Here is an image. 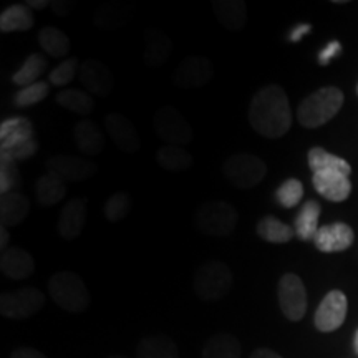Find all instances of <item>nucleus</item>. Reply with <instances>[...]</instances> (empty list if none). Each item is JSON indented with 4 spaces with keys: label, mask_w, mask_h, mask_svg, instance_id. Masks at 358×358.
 Masks as SVG:
<instances>
[{
    "label": "nucleus",
    "mask_w": 358,
    "mask_h": 358,
    "mask_svg": "<svg viewBox=\"0 0 358 358\" xmlns=\"http://www.w3.org/2000/svg\"><path fill=\"white\" fill-rule=\"evenodd\" d=\"M249 123L256 133L268 140H279L292 127L289 96L280 85H266L250 100Z\"/></svg>",
    "instance_id": "f257e3e1"
},
{
    "label": "nucleus",
    "mask_w": 358,
    "mask_h": 358,
    "mask_svg": "<svg viewBox=\"0 0 358 358\" xmlns=\"http://www.w3.org/2000/svg\"><path fill=\"white\" fill-rule=\"evenodd\" d=\"M343 93L337 87H324L301 103L297 110V120L306 128H319L329 123L338 113L343 105Z\"/></svg>",
    "instance_id": "f03ea898"
},
{
    "label": "nucleus",
    "mask_w": 358,
    "mask_h": 358,
    "mask_svg": "<svg viewBox=\"0 0 358 358\" xmlns=\"http://www.w3.org/2000/svg\"><path fill=\"white\" fill-rule=\"evenodd\" d=\"M48 294L58 307L70 313H82L90 307V290L75 272H55L48 280Z\"/></svg>",
    "instance_id": "7ed1b4c3"
},
{
    "label": "nucleus",
    "mask_w": 358,
    "mask_h": 358,
    "mask_svg": "<svg viewBox=\"0 0 358 358\" xmlns=\"http://www.w3.org/2000/svg\"><path fill=\"white\" fill-rule=\"evenodd\" d=\"M232 277L231 268L221 261H208L196 268L192 277V287L201 301L217 302L231 292Z\"/></svg>",
    "instance_id": "20e7f679"
},
{
    "label": "nucleus",
    "mask_w": 358,
    "mask_h": 358,
    "mask_svg": "<svg viewBox=\"0 0 358 358\" xmlns=\"http://www.w3.org/2000/svg\"><path fill=\"white\" fill-rule=\"evenodd\" d=\"M194 222L204 234L227 237L237 226V211L226 201H208L196 209Z\"/></svg>",
    "instance_id": "39448f33"
},
{
    "label": "nucleus",
    "mask_w": 358,
    "mask_h": 358,
    "mask_svg": "<svg viewBox=\"0 0 358 358\" xmlns=\"http://www.w3.org/2000/svg\"><path fill=\"white\" fill-rule=\"evenodd\" d=\"M222 174L237 189H252L267 174V164L252 153H237L226 159Z\"/></svg>",
    "instance_id": "423d86ee"
},
{
    "label": "nucleus",
    "mask_w": 358,
    "mask_h": 358,
    "mask_svg": "<svg viewBox=\"0 0 358 358\" xmlns=\"http://www.w3.org/2000/svg\"><path fill=\"white\" fill-rule=\"evenodd\" d=\"M155 131L164 145L185 146L192 141V127L181 111L171 105H163L156 110L153 118Z\"/></svg>",
    "instance_id": "0eeeda50"
},
{
    "label": "nucleus",
    "mask_w": 358,
    "mask_h": 358,
    "mask_svg": "<svg viewBox=\"0 0 358 358\" xmlns=\"http://www.w3.org/2000/svg\"><path fill=\"white\" fill-rule=\"evenodd\" d=\"M45 306V295L35 287H24L13 292H6L0 297V313L7 319L20 320L29 319L42 310Z\"/></svg>",
    "instance_id": "6e6552de"
},
{
    "label": "nucleus",
    "mask_w": 358,
    "mask_h": 358,
    "mask_svg": "<svg viewBox=\"0 0 358 358\" xmlns=\"http://www.w3.org/2000/svg\"><path fill=\"white\" fill-rule=\"evenodd\" d=\"M280 310L289 320L299 322L307 312V290L297 274H284L277 285Z\"/></svg>",
    "instance_id": "1a4fd4ad"
},
{
    "label": "nucleus",
    "mask_w": 358,
    "mask_h": 358,
    "mask_svg": "<svg viewBox=\"0 0 358 358\" xmlns=\"http://www.w3.org/2000/svg\"><path fill=\"white\" fill-rule=\"evenodd\" d=\"M214 77L211 60L201 55L186 57L173 73V83L178 88H203Z\"/></svg>",
    "instance_id": "9d476101"
},
{
    "label": "nucleus",
    "mask_w": 358,
    "mask_h": 358,
    "mask_svg": "<svg viewBox=\"0 0 358 358\" xmlns=\"http://www.w3.org/2000/svg\"><path fill=\"white\" fill-rule=\"evenodd\" d=\"M348 310L347 295L342 290H330L329 294L322 299L320 306L317 307L313 324L320 332H335L345 322Z\"/></svg>",
    "instance_id": "9b49d317"
},
{
    "label": "nucleus",
    "mask_w": 358,
    "mask_h": 358,
    "mask_svg": "<svg viewBox=\"0 0 358 358\" xmlns=\"http://www.w3.org/2000/svg\"><path fill=\"white\" fill-rule=\"evenodd\" d=\"M78 80L85 88V92L92 96L105 98L115 88V78L111 70L96 58H88L80 64Z\"/></svg>",
    "instance_id": "f8f14e48"
},
{
    "label": "nucleus",
    "mask_w": 358,
    "mask_h": 358,
    "mask_svg": "<svg viewBox=\"0 0 358 358\" xmlns=\"http://www.w3.org/2000/svg\"><path fill=\"white\" fill-rule=\"evenodd\" d=\"M47 169L48 173L57 174V176L64 179L65 182L85 181V179L95 176L98 171L95 163H90L87 159L70 155L50 156V158L47 159Z\"/></svg>",
    "instance_id": "ddd939ff"
},
{
    "label": "nucleus",
    "mask_w": 358,
    "mask_h": 358,
    "mask_svg": "<svg viewBox=\"0 0 358 358\" xmlns=\"http://www.w3.org/2000/svg\"><path fill=\"white\" fill-rule=\"evenodd\" d=\"M105 128L115 145L124 153L133 155L140 150V136H138L136 128L128 116L122 113H108L105 116Z\"/></svg>",
    "instance_id": "4468645a"
},
{
    "label": "nucleus",
    "mask_w": 358,
    "mask_h": 358,
    "mask_svg": "<svg viewBox=\"0 0 358 358\" xmlns=\"http://www.w3.org/2000/svg\"><path fill=\"white\" fill-rule=\"evenodd\" d=\"M353 229L345 222H334L322 226L315 237H313V244L320 252H342L347 250L353 244Z\"/></svg>",
    "instance_id": "2eb2a0df"
},
{
    "label": "nucleus",
    "mask_w": 358,
    "mask_h": 358,
    "mask_svg": "<svg viewBox=\"0 0 358 358\" xmlns=\"http://www.w3.org/2000/svg\"><path fill=\"white\" fill-rule=\"evenodd\" d=\"M350 176L338 171H319L313 173L312 185L322 198L332 201V203H342L352 192Z\"/></svg>",
    "instance_id": "dca6fc26"
},
{
    "label": "nucleus",
    "mask_w": 358,
    "mask_h": 358,
    "mask_svg": "<svg viewBox=\"0 0 358 358\" xmlns=\"http://www.w3.org/2000/svg\"><path fill=\"white\" fill-rule=\"evenodd\" d=\"M87 199L73 198L64 206L58 216V232L66 241L77 239L87 222Z\"/></svg>",
    "instance_id": "f3484780"
},
{
    "label": "nucleus",
    "mask_w": 358,
    "mask_h": 358,
    "mask_svg": "<svg viewBox=\"0 0 358 358\" xmlns=\"http://www.w3.org/2000/svg\"><path fill=\"white\" fill-rule=\"evenodd\" d=\"M0 271L10 280H25L35 271V261L29 252L20 248H8L2 252Z\"/></svg>",
    "instance_id": "a211bd4d"
},
{
    "label": "nucleus",
    "mask_w": 358,
    "mask_h": 358,
    "mask_svg": "<svg viewBox=\"0 0 358 358\" xmlns=\"http://www.w3.org/2000/svg\"><path fill=\"white\" fill-rule=\"evenodd\" d=\"M173 53V42L166 34L158 29H150L145 35L143 60L150 69H159L169 60Z\"/></svg>",
    "instance_id": "6ab92c4d"
},
{
    "label": "nucleus",
    "mask_w": 358,
    "mask_h": 358,
    "mask_svg": "<svg viewBox=\"0 0 358 358\" xmlns=\"http://www.w3.org/2000/svg\"><path fill=\"white\" fill-rule=\"evenodd\" d=\"M34 124L24 116H12V118L3 120L0 124V150H10V148L34 140Z\"/></svg>",
    "instance_id": "aec40b11"
},
{
    "label": "nucleus",
    "mask_w": 358,
    "mask_h": 358,
    "mask_svg": "<svg viewBox=\"0 0 358 358\" xmlns=\"http://www.w3.org/2000/svg\"><path fill=\"white\" fill-rule=\"evenodd\" d=\"M213 10L229 32H241L248 24V6L243 0H214Z\"/></svg>",
    "instance_id": "412c9836"
},
{
    "label": "nucleus",
    "mask_w": 358,
    "mask_h": 358,
    "mask_svg": "<svg viewBox=\"0 0 358 358\" xmlns=\"http://www.w3.org/2000/svg\"><path fill=\"white\" fill-rule=\"evenodd\" d=\"M32 203L22 192H7L0 194V222L2 227H13L27 217Z\"/></svg>",
    "instance_id": "4be33fe9"
},
{
    "label": "nucleus",
    "mask_w": 358,
    "mask_h": 358,
    "mask_svg": "<svg viewBox=\"0 0 358 358\" xmlns=\"http://www.w3.org/2000/svg\"><path fill=\"white\" fill-rule=\"evenodd\" d=\"M73 140L82 153L95 156L105 148V136L100 127L92 120H80L73 128Z\"/></svg>",
    "instance_id": "5701e85b"
},
{
    "label": "nucleus",
    "mask_w": 358,
    "mask_h": 358,
    "mask_svg": "<svg viewBox=\"0 0 358 358\" xmlns=\"http://www.w3.org/2000/svg\"><path fill=\"white\" fill-rule=\"evenodd\" d=\"M66 194V186L65 181L62 178H58L57 174L47 173L35 185V196H37V203L43 208H53L65 198Z\"/></svg>",
    "instance_id": "b1692460"
},
{
    "label": "nucleus",
    "mask_w": 358,
    "mask_h": 358,
    "mask_svg": "<svg viewBox=\"0 0 358 358\" xmlns=\"http://www.w3.org/2000/svg\"><path fill=\"white\" fill-rule=\"evenodd\" d=\"M35 19L30 8L25 3H17V6L7 7L0 15V30L3 34L12 32H29L34 29Z\"/></svg>",
    "instance_id": "393cba45"
},
{
    "label": "nucleus",
    "mask_w": 358,
    "mask_h": 358,
    "mask_svg": "<svg viewBox=\"0 0 358 358\" xmlns=\"http://www.w3.org/2000/svg\"><path fill=\"white\" fill-rule=\"evenodd\" d=\"M133 17V8L128 3L123 2H110L106 6L100 8V12L96 13L95 24L98 29L106 30H116L120 27L127 25Z\"/></svg>",
    "instance_id": "a878e982"
},
{
    "label": "nucleus",
    "mask_w": 358,
    "mask_h": 358,
    "mask_svg": "<svg viewBox=\"0 0 358 358\" xmlns=\"http://www.w3.org/2000/svg\"><path fill=\"white\" fill-rule=\"evenodd\" d=\"M322 208L317 201H307L299 211L297 217L294 222L295 236L302 241H312L319 232V219H320Z\"/></svg>",
    "instance_id": "bb28decb"
},
{
    "label": "nucleus",
    "mask_w": 358,
    "mask_h": 358,
    "mask_svg": "<svg viewBox=\"0 0 358 358\" xmlns=\"http://www.w3.org/2000/svg\"><path fill=\"white\" fill-rule=\"evenodd\" d=\"M156 161L164 171L169 173H182L192 166V155L186 151L182 146L164 145L161 146L156 153Z\"/></svg>",
    "instance_id": "cd10ccee"
},
{
    "label": "nucleus",
    "mask_w": 358,
    "mask_h": 358,
    "mask_svg": "<svg viewBox=\"0 0 358 358\" xmlns=\"http://www.w3.org/2000/svg\"><path fill=\"white\" fill-rule=\"evenodd\" d=\"M55 100L60 106H64V108L71 111V113L80 116H88L93 111V108H95V100H93V96L85 92V90L78 88L60 90V92L57 93Z\"/></svg>",
    "instance_id": "c85d7f7f"
},
{
    "label": "nucleus",
    "mask_w": 358,
    "mask_h": 358,
    "mask_svg": "<svg viewBox=\"0 0 358 358\" xmlns=\"http://www.w3.org/2000/svg\"><path fill=\"white\" fill-rule=\"evenodd\" d=\"M136 358H179V353L166 335H153L141 340L136 348Z\"/></svg>",
    "instance_id": "c756f323"
},
{
    "label": "nucleus",
    "mask_w": 358,
    "mask_h": 358,
    "mask_svg": "<svg viewBox=\"0 0 358 358\" xmlns=\"http://www.w3.org/2000/svg\"><path fill=\"white\" fill-rule=\"evenodd\" d=\"M308 166H310L312 173L338 171L345 174V176H350L352 174V166L345 159L329 153V151H325L324 148L319 146L312 148V150L308 151Z\"/></svg>",
    "instance_id": "7c9ffc66"
},
{
    "label": "nucleus",
    "mask_w": 358,
    "mask_h": 358,
    "mask_svg": "<svg viewBox=\"0 0 358 358\" xmlns=\"http://www.w3.org/2000/svg\"><path fill=\"white\" fill-rule=\"evenodd\" d=\"M257 234L261 239L271 244H285L294 239L295 231L289 224L279 221L274 216H266L257 222Z\"/></svg>",
    "instance_id": "2f4dec72"
},
{
    "label": "nucleus",
    "mask_w": 358,
    "mask_h": 358,
    "mask_svg": "<svg viewBox=\"0 0 358 358\" xmlns=\"http://www.w3.org/2000/svg\"><path fill=\"white\" fill-rule=\"evenodd\" d=\"M37 40L42 50L52 58H64L70 50L69 35L57 27H47L40 30Z\"/></svg>",
    "instance_id": "473e14b6"
},
{
    "label": "nucleus",
    "mask_w": 358,
    "mask_h": 358,
    "mask_svg": "<svg viewBox=\"0 0 358 358\" xmlns=\"http://www.w3.org/2000/svg\"><path fill=\"white\" fill-rule=\"evenodd\" d=\"M203 358H241V343L234 335L217 334L208 340Z\"/></svg>",
    "instance_id": "72a5a7b5"
},
{
    "label": "nucleus",
    "mask_w": 358,
    "mask_h": 358,
    "mask_svg": "<svg viewBox=\"0 0 358 358\" xmlns=\"http://www.w3.org/2000/svg\"><path fill=\"white\" fill-rule=\"evenodd\" d=\"M47 58H45L42 53H32V55L27 57L24 65L20 66L19 70L13 73L12 82L17 85V87H30V85L40 82V77L47 70Z\"/></svg>",
    "instance_id": "f704fd0d"
},
{
    "label": "nucleus",
    "mask_w": 358,
    "mask_h": 358,
    "mask_svg": "<svg viewBox=\"0 0 358 358\" xmlns=\"http://www.w3.org/2000/svg\"><path fill=\"white\" fill-rule=\"evenodd\" d=\"M20 171L17 168V161L6 151L0 150V192H15L20 186Z\"/></svg>",
    "instance_id": "c9c22d12"
},
{
    "label": "nucleus",
    "mask_w": 358,
    "mask_h": 358,
    "mask_svg": "<svg viewBox=\"0 0 358 358\" xmlns=\"http://www.w3.org/2000/svg\"><path fill=\"white\" fill-rule=\"evenodd\" d=\"M50 93V83L48 82H37L30 87L20 88L13 95V106L15 108H30V106L38 105Z\"/></svg>",
    "instance_id": "e433bc0d"
},
{
    "label": "nucleus",
    "mask_w": 358,
    "mask_h": 358,
    "mask_svg": "<svg viewBox=\"0 0 358 358\" xmlns=\"http://www.w3.org/2000/svg\"><path fill=\"white\" fill-rule=\"evenodd\" d=\"M129 211H131V198L124 191H118L115 194H111L108 201L105 203V208H103L105 217L110 222L123 221L129 214Z\"/></svg>",
    "instance_id": "4c0bfd02"
},
{
    "label": "nucleus",
    "mask_w": 358,
    "mask_h": 358,
    "mask_svg": "<svg viewBox=\"0 0 358 358\" xmlns=\"http://www.w3.org/2000/svg\"><path fill=\"white\" fill-rule=\"evenodd\" d=\"M303 186L299 179L289 178L275 189V201L285 209H292L302 201Z\"/></svg>",
    "instance_id": "58836bf2"
},
{
    "label": "nucleus",
    "mask_w": 358,
    "mask_h": 358,
    "mask_svg": "<svg viewBox=\"0 0 358 358\" xmlns=\"http://www.w3.org/2000/svg\"><path fill=\"white\" fill-rule=\"evenodd\" d=\"M80 62L77 57L64 60L60 65H57L50 73H48V83L55 85V87H65L75 77H78Z\"/></svg>",
    "instance_id": "ea45409f"
},
{
    "label": "nucleus",
    "mask_w": 358,
    "mask_h": 358,
    "mask_svg": "<svg viewBox=\"0 0 358 358\" xmlns=\"http://www.w3.org/2000/svg\"><path fill=\"white\" fill-rule=\"evenodd\" d=\"M37 150H38V143L34 138V140L20 143V145L10 148V150H2V151H6V153L10 155L12 158L19 163V161H25V159L32 158V156L37 153Z\"/></svg>",
    "instance_id": "a19ab883"
},
{
    "label": "nucleus",
    "mask_w": 358,
    "mask_h": 358,
    "mask_svg": "<svg viewBox=\"0 0 358 358\" xmlns=\"http://www.w3.org/2000/svg\"><path fill=\"white\" fill-rule=\"evenodd\" d=\"M340 52H342V43L337 42V40L327 43L325 47L322 48V52L319 53V64L320 65H329L335 57L340 55Z\"/></svg>",
    "instance_id": "79ce46f5"
},
{
    "label": "nucleus",
    "mask_w": 358,
    "mask_h": 358,
    "mask_svg": "<svg viewBox=\"0 0 358 358\" xmlns=\"http://www.w3.org/2000/svg\"><path fill=\"white\" fill-rule=\"evenodd\" d=\"M10 358H47V357H45L42 352L35 350V348L22 347V348H17V350L10 355Z\"/></svg>",
    "instance_id": "37998d69"
},
{
    "label": "nucleus",
    "mask_w": 358,
    "mask_h": 358,
    "mask_svg": "<svg viewBox=\"0 0 358 358\" xmlns=\"http://www.w3.org/2000/svg\"><path fill=\"white\" fill-rule=\"evenodd\" d=\"M310 30H312V25H308V24L295 25L292 29V32L289 34V40L290 42H299V40H302V37H306L307 34H310Z\"/></svg>",
    "instance_id": "c03bdc74"
},
{
    "label": "nucleus",
    "mask_w": 358,
    "mask_h": 358,
    "mask_svg": "<svg viewBox=\"0 0 358 358\" xmlns=\"http://www.w3.org/2000/svg\"><path fill=\"white\" fill-rule=\"evenodd\" d=\"M250 358H282L279 353L271 350V348H257L250 353Z\"/></svg>",
    "instance_id": "a18cd8bd"
},
{
    "label": "nucleus",
    "mask_w": 358,
    "mask_h": 358,
    "mask_svg": "<svg viewBox=\"0 0 358 358\" xmlns=\"http://www.w3.org/2000/svg\"><path fill=\"white\" fill-rule=\"evenodd\" d=\"M70 3L66 2H52V10L57 13L58 17H66L70 12Z\"/></svg>",
    "instance_id": "49530a36"
},
{
    "label": "nucleus",
    "mask_w": 358,
    "mask_h": 358,
    "mask_svg": "<svg viewBox=\"0 0 358 358\" xmlns=\"http://www.w3.org/2000/svg\"><path fill=\"white\" fill-rule=\"evenodd\" d=\"M29 8H37V10H43L45 7L52 6L50 2H47V0H29V2L25 3Z\"/></svg>",
    "instance_id": "de8ad7c7"
},
{
    "label": "nucleus",
    "mask_w": 358,
    "mask_h": 358,
    "mask_svg": "<svg viewBox=\"0 0 358 358\" xmlns=\"http://www.w3.org/2000/svg\"><path fill=\"white\" fill-rule=\"evenodd\" d=\"M8 239H10V234L7 232V227H2V229H0V249H2V252H6L8 249Z\"/></svg>",
    "instance_id": "09e8293b"
},
{
    "label": "nucleus",
    "mask_w": 358,
    "mask_h": 358,
    "mask_svg": "<svg viewBox=\"0 0 358 358\" xmlns=\"http://www.w3.org/2000/svg\"><path fill=\"white\" fill-rule=\"evenodd\" d=\"M353 348H355V352L358 353V330L355 332V337H353Z\"/></svg>",
    "instance_id": "8fccbe9b"
},
{
    "label": "nucleus",
    "mask_w": 358,
    "mask_h": 358,
    "mask_svg": "<svg viewBox=\"0 0 358 358\" xmlns=\"http://www.w3.org/2000/svg\"><path fill=\"white\" fill-rule=\"evenodd\" d=\"M110 358H128V357H123V355H113V357H110Z\"/></svg>",
    "instance_id": "3c124183"
},
{
    "label": "nucleus",
    "mask_w": 358,
    "mask_h": 358,
    "mask_svg": "<svg viewBox=\"0 0 358 358\" xmlns=\"http://www.w3.org/2000/svg\"><path fill=\"white\" fill-rule=\"evenodd\" d=\"M357 95H358V85H357Z\"/></svg>",
    "instance_id": "603ef678"
}]
</instances>
